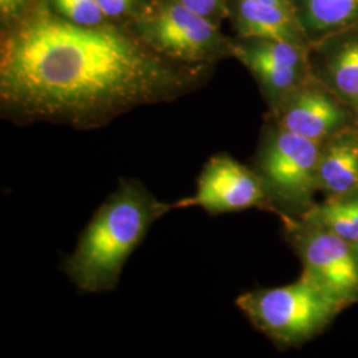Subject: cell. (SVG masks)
Segmentation results:
<instances>
[{
  "label": "cell",
  "instance_id": "1",
  "mask_svg": "<svg viewBox=\"0 0 358 358\" xmlns=\"http://www.w3.org/2000/svg\"><path fill=\"white\" fill-rule=\"evenodd\" d=\"M215 68L165 57L125 24L77 26L38 0L0 35V115L20 127L94 130L136 108L189 96Z\"/></svg>",
  "mask_w": 358,
  "mask_h": 358
},
{
  "label": "cell",
  "instance_id": "2",
  "mask_svg": "<svg viewBox=\"0 0 358 358\" xmlns=\"http://www.w3.org/2000/svg\"><path fill=\"white\" fill-rule=\"evenodd\" d=\"M170 211L171 203L159 201L141 180L120 178L65 257V276L81 294L115 291L129 257Z\"/></svg>",
  "mask_w": 358,
  "mask_h": 358
},
{
  "label": "cell",
  "instance_id": "3",
  "mask_svg": "<svg viewBox=\"0 0 358 358\" xmlns=\"http://www.w3.org/2000/svg\"><path fill=\"white\" fill-rule=\"evenodd\" d=\"M321 143L266 120L250 166L260 179L268 213L282 220L301 219L316 205Z\"/></svg>",
  "mask_w": 358,
  "mask_h": 358
},
{
  "label": "cell",
  "instance_id": "4",
  "mask_svg": "<svg viewBox=\"0 0 358 358\" xmlns=\"http://www.w3.org/2000/svg\"><path fill=\"white\" fill-rule=\"evenodd\" d=\"M236 306L279 350L306 345L346 309L304 275L282 287L247 291Z\"/></svg>",
  "mask_w": 358,
  "mask_h": 358
},
{
  "label": "cell",
  "instance_id": "5",
  "mask_svg": "<svg viewBox=\"0 0 358 358\" xmlns=\"http://www.w3.org/2000/svg\"><path fill=\"white\" fill-rule=\"evenodd\" d=\"M125 26L145 45L176 62L217 65L232 57L231 36L176 0H153L141 16Z\"/></svg>",
  "mask_w": 358,
  "mask_h": 358
},
{
  "label": "cell",
  "instance_id": "6",
  "mask_svg": "<svg viewBox=\"0 0 358 358\" xmlns=\"http://www.w3.org/2000/svg\"><path fill=\"white\" fill-rule=\"evenodd\" d=\"M284 242L299 257L301 275L346 308L358 304V247L307 219L282 220Z\"/></svg>",
  "mask_w": 358,
  "mask_h": 358
},
{
  "label": "cell",
  "instance_id": "7",
  "mask_svg": "<svg viewBox=\"0 0 358 358\" xmlns=\"http://www.w3.org/2000/svg\"><path fill=\"white\" fill-rule=\"evenodd\" d=\"M309 48L278 38L231 36L232 57L254 77L267 110L312 76Z\"/></svg>",
  "mask_w": 358,
  "mask_h": 358
},
{
  "label": "cell",
  "instance_id": "8",
  "mask_svg": "<svg viewBox=\"0 0 358 358\" xmlns=\"http://www.w3.org/2000/svg\"><path fill=\"white\" fill-rule=\"evenodd\" d=\"M171 206L173 210L201 207L211 217L248 208L268 213L267 196L254 169L229 153L214 154L196 179L195 192Z\"/></svg>",
  "mask_w": 358,
  "mask_h": 358
},
{
  "label": "cell",
  "instance_id": "9",
  "mask_svg": "<svg viewBox=\"0 0 358 358\" xmlns=\"http://www.w3.org/2000/svg\"><path fill=\"white\" fill-rule=\"evenodd\" d=\"M264 118L317 143L358 122L357 112L313 76L267 110Z\"/></svg>",
  "mask_w": 358,
  "mask_h": 358
},
{
  "label": "cell",
  "instance_id": "10",
  "mask_svg": "<svg viewBox=\"0 0 358 358\" xmlns=\"http://www.w3.org/2000/svg\"><path fill=\"white\" fill-rule=\"evenodd\" d=\"M310 73L355 110L358 108V24L313 43Z\"/></svg>",
  "mask_w": 358,
  "mask_h": 358
},
{
  "label": "cell",
  "instance_id": "11",
  "mask_svg": "<svg viewBox=\"0 0 358 358\" xmlns=\"http://www.w3.org/2000/svg\"><path fill=\"white\" fill-rule=\"evenodd\" d=\"M235 35L278 38L310 47L294 8L256 0H229V16Z\"/></svg>",
  "mask_w": 358,
  "mask_h": 358
},
{
  "label": "cell",
  "instance_id": "12",
  "mask_svg": "<svg viewBox=\"0 0 358 358\" xmlns=\"http://www.w3.org/2000/svg\"><path fill=\"white\" fill-rule=\"evenodd\" d=\"M317 183L324 196L358 189V122L321 143Z\"/></svg>",
  "mask_w": 358,
  "mask_h": 358
},
{
  "label": "cell",
  "instance_id": "13",
  "mask_svg": "<svg viewBox=\"0 0 358 358\" xmlns=\"http://www.w3.org/2000/svg\"><path fill=\"white\" fill-rule=\"evenodd\" d=\"M310 44L358 24V0H292Z\"/></svg>",
  "mask_w": 358,
  "mask_h": 358
},
{
  "label": "cell",
  "instance_id": "14",
  "mask_svg": "<svg viewBox=\"0 0 358 358\" xmlns=\"http://www.w3.org/2000/svg\"><path fill=\"white\" fill-rule=\"evenodd\" d=\"M301 219H307L358 247V189L324 196Z\"/></svg>",
  "mask_w": 358,
  "mask_h": 358
},
{
  "label": "cell",
  "instance_id": "15",
  "mask_svg": "<svg viewBox=\"0 0 358 358\" xmlns=\"http://www.w3.org/2000/svg\"><path fill=\"white\" fill-rule=\"evenodd\" d=\"M50 7L65 20L83 27L101 26L108 17L96 0H47Z\"/></svg>",
  "mask_w": 358,
  "mask_h": 358
},
{
  "label": "cell",
  "instance_id": "16",
  "mask_svg": "<svg viewBox=\"0 0 358 358\" xmlns=\"http://www.w3.org/2000/svg\"><path fill=\"white\" fill-rule=\"evenodd\" d=\"M109 22L125 24L141 16L153 0H96Z\"/></svg>",
  "mask_w": 358,
  "mask_h": 358
},
{
  "label": "cell",
  "instance_id": "17",
  "mask_svg": "<svg viewBox=\"0 0 358 358\" xmlns=\"http://www.w3.org/2000/svg\"><path fill=\"white\" fill-rule=\"evenodd\" d=\"M38 0H0V35L19 26Z\"/></svg>",
  "mask_w": 358,
  "mask_h": 358
},
{
  "label": "cell",
  "instance_id": "18",
  "mask_svg": "<svg viewBox=\"0 0 358 358\" xmlns=\"http://www.w3.org/2000/svg\"><path fill=\"white\" fill-rule=\"evenodd\" d=\"M182 6L202 15L214 24L220 26L229 16V0H176Z\"/></svg>",
  "mask_w": 358,
  "mask_h": 358
},
{
  "label": "cell",
  "instance_id": "19",
  "mask_svg": "<svg viewBox=\"0 0 358 358\" xmlns=\"http://www.w3.org/2000/svg\"><path fill=\"white\" fill-rule=\"evenodd\" d=\"M256 1L271 3V4H279V6H284V7H289V8H294V6H292V0H256Z\"/></svg>",
  "mask_w": 358,
  "mask_h": 358
},
{
  "label": "cell",
  "instance_id": "20",
  "mask_svg": "<svg viewBox=\"0 0 358 358\" xmlns=\"http://www.w3.org/2000/svg\"><path fill=\"white\" fill-rule=\"evenodd\" d=\"M356 112H357V117H358V108H357V110H356Z\"/></svg>",
  "mask_w": 358,
  "mask_h": 358
}]
</instances>
